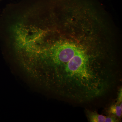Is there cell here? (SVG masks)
Wrapping results in <instances>:
<instances>
[{"mask_svg": "<svg viewBox=\"0 0 122 122\" xmlns=\"http://www.w3.org/2000/svg\"><path fill=\"white\" fill-rule=\"evenodd\" d=\"M111 37L96 26L70 21L44 35L34 55V70L49 92L83 103L108 94L117 83L119 70Z\"/></svg>", "mask_w": 122, "mask_h": 122, "instance_id": "6da1fadb", "label": "cell"}, {"mask_svg": "<svg viewBox=\"0 0 122 122\" xmlns=\"http://www.w3.org/2000/svg\"><path fill=\"white\" fill-rule=\"evenodd\" d=\"M86 114L88 121L91 122H118L120 121V119L114 116H106L89 110L86 111Z\"/></svg>", "mask_w": 122, "mask_h": 122, "instance_id": "7a4b0ae2", "label": "cell"}, {"mask_svg": "<svg viewBox=\"0 0 122 122\" xmlns=\"http://www.w3.org/2000/svg\"><path fill=\"white\" fill-rule=\"evenodd\" d=\"M122 103L116 102L111 106L108 110L109 115L114 116L119 119L122 117Z\"/></svg>", "mask_w": 122, "mask_h": 122, "instance_id": "3957f363", "label": "cell"}, {"mask_svg": "<svg viewBox=\"0 0 122 122\" xmlns=\"http://www.w3.org/2000/svg\"><path fill=\"white\" fill-rule=\"evenodd\" d=\"M117 102L119 103H122V88L120 89L117 98Z\"/></svg>", "mask_w": 122, "mask_h": 122, "instance_id": "277c9868", "label": "cell"}, {"mask_svg": "<svg viewBox=\"0 0 122 122\" xmlns=\"http://www.w3.org/2000/svg\"><path fill=\"white\" fill-rule=\"evenodd\" d=\"M15 46H16V50H17V48L16 47V44H15ZM18 58V57H17Z\"/></svg>", "mask_w": 122, "mask_h": 122, "instance_id": "5b68a950", "label": "cell"}, {"mask_svg": "<svg viewBox=\"0 0 122 122\" xmlns=\"http://www.w3.org/2000/svg\"></svg>", "mask_w": 122, "mask_h": 122, "instance_id": "8992f818", "label": "cell"}]
</instances>
